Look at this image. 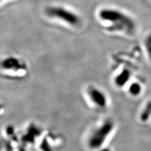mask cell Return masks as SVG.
<instances>
[{
  "label": "cell",
  "mask_w": 151,
  "mask_h": 151,
  "mask_svg": "<svg viewBox=\"0 0 151 151\" xmlns=\"http://www.w3.org/2000/svg\"><path fill=\"white\" fill-rule=\"evenodd\" d=\"M30 65L25 58L15 54L0 58V77L9 81H22L30 74Z\"/></svg>",
  "instance_id": "3957f363"
},
{
  "label": "cell",
  "mask_w": 151,
  "mask_h": 151,
  "mask_svg": "<svg viewBox=\"0 0 151 151\" xmlns=\"http://www.w3.org/2000/svg\"><path fill=\"white\" fill-rule=\"evenodd\" d=\"M1 108H2V106L1 105V104H0V111H1Z\"/></svg>",
  "instance_id": "7c38bea8"
},
{
  "label": "cell",
  "mask_w": 151,
  "mask_h": 151,
  "mask_svg": "<svg viewBox=\"0 0 151 151\" xmlns=\"http://www.w3.org/2000/svg\"><path fill=\"white\" fill-rule=\"evenodd\" d=\"M130 76L129 73L127 70H124L120 74L116 75L114 78V83L116 86L121 87L123 86L128 81Z\"/></svg>",
  "instance_id": "8992f818"
},
{
  "label": "cell",
  "mask_w": 151,
  "mask_h": 151,
  "mask_svg": "<svg viewBox=\"0 0 151 151\" xmlns=\"http://www.w3.org/2000/svg\"><path fill=\"white\" fill-rule=\"evenodd\" d=\"M42 15L51 24L70 32L82 30L85 26L84 18L78 10L61 3L46 4L42 9Z\"/></svg>",
  "instance_id": "6da1fadb"
},
{
  "label": "cell",
  "mask_w": 151,
  "mask_h": 151,
  "mask_svg": "<svg viewBox=\"0 0 151 151\" xmlns=\"http://www.w3.org/2000/svg\"><path fill=\"white\" fill-rule=\"evenodd\" d=\"M101 151H110V150H108V149H104V150H101Z\"/></svg>",
  "instance_id": "8fae6325"
},
{
  "label": "cell",
  "mask_w": 151,
  "mask_h": 151,
  "mask_svg": "<svg viewBox=\"0 0 151 151\" xmlns=\"http://www.w3.org/2000/svg\"><path fill=\"white\" fill-rule=\"evenodd\" d=\"M113 124L110 121H108L104 124L101 128L99 129L94 138V147H98L103 144L107 135L110 133L113 129Z\"/></svg>",
  "instance_id": "5b68a950"
},
{
  "label": "cell",
  "mask_w": 151,
  "mask_h": 151,
  "mask_svg": "<svg viewBox=\"0 0 151 151\" xmlns=\"http://www.w3.org/2000/svg\"><path fill=\"white\" fill-rule=\"evenodd\" d=\"M147 50L150 58L151 59V36L147 40Z\"/></svg>",
  "instance_id": "ba28073f"
},
{
  "label": "cell",
  "mask_w": 151,
  "mask_h": 151,
  "mask_svg": "<svg viewBox=\"0 0 151 151\" xmlns=\"http://www.w3.org/2000/svg\"><path fill=\"white\" fill-rule=\"evenodd\" d=\"M129 91L133 95H137L141 91L140 85L137 83L132 84L129 88Z\"/></svg>",
  "instance_id": "52a82bcc"
},
{
  "label": "cell",
  "mask_w": 151,
  "mask_h": 151,
  "mask_svg": "<svg viewBox=\"0 0 151 151\" xmlns=\"http://www.w3.org/2000/svg\"><path fill=\"white\" fill-rule=\"evenodd\" d=\"M98 21L109 32H122L131 34L135 31V23L129 17L119 9L103 7L96 13Z\"/></svg>",
  "instance_id": "7a4b0ae2"
},
{
  "label": "cell",
  "mask_w": 151,
  "mask_h": 151,
  "mask_svg": "<svg viewBox=\"0 0 151 151\" xmlns=\"http://www.w3.org/2000/svg\"><path fill=\"white\" fill-rule=\"evenodd\" d=\"M13 1H15V0H0V7L6 6V4Z\"/></svg>",
  "instance_id": "9c48e42d"
},
{
  "label": "cell",
  "mask_w": 151,
  "mask_h": 151,
  "mask_svg": "<svg viewBox=\"0 0 151 151\" xmlns=\"http://www.w3.org/2000/svg\"><path fill=\"white\" fill-rule=\"evenodd\" d=\"M147 106H148V107L150 108V109L151 110V101H150V102H149V103L147 104Z\"/></svg>",
  "instance_id": "30bf717a"
},
{
  "label": "cell",
  "mask_w": 151,
  "mask_h": 151,
  "mask_svg": "<svg viewBox=\"0 0 151 151\" xmlns=\"http://www.w3.org/2000/svg\"><path fill=\"white\" fill-rule=\"evenodd\" d=\"M83 95L85 101L90 106L103 109L107 106L108 99L106 94L96 85L89 84L85 86Z\"/></svg>",
  "instance_id": "277c9868"
}]
</instances>
